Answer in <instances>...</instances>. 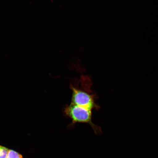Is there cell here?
Returning a JSON list of instances; mask_svg holds the SVG:
<instances>
[{
	"label": "cell",
	"mask_w": 158,
	"mask_h": 158,
	"mask_svg": "<svg viewBox=\"0 0 158 158\" xmlns=\"http://www.w3.org/2000/svg\"><path fill=\"white\" fill-rule=\"evenodd\" d=\"M92 81L89 77L82 75L79 80L76 79L70 82L72 94L71 104L81 109L98 110L100 106L96 103L98 96L91 89Z\"/></svg>",
	"instance_id": "1"
},
{
	"label": "cell",
	"mask_w": 158,
	"mask_h": 158,
	"mask_svg": "<svg viewBox=\"0 0 158 158\" xmlns=\"http://www.w3.org/2000/svg\"><path fill=\"white\" fill-rule=\"evenodd\" d=\"M6 158H23L22 155L12 149H9Z\"/></svg>",
	"instance_id": "2"
},
{
	"label": "cell",
	"mask_w": 158,
	"mask_h": 158,
	"mask_svg": "<svg viewBox=\"0 0 158 158\" xmlns=\"http://www.w3.org/2000/svg\"><path fill=\"white\" fill-rule=\"evenodd\" d=\"M9 150L6 147L0 145V158H6Z\"/></svg>",
	"instance_id": "3"
}]
</instances>
